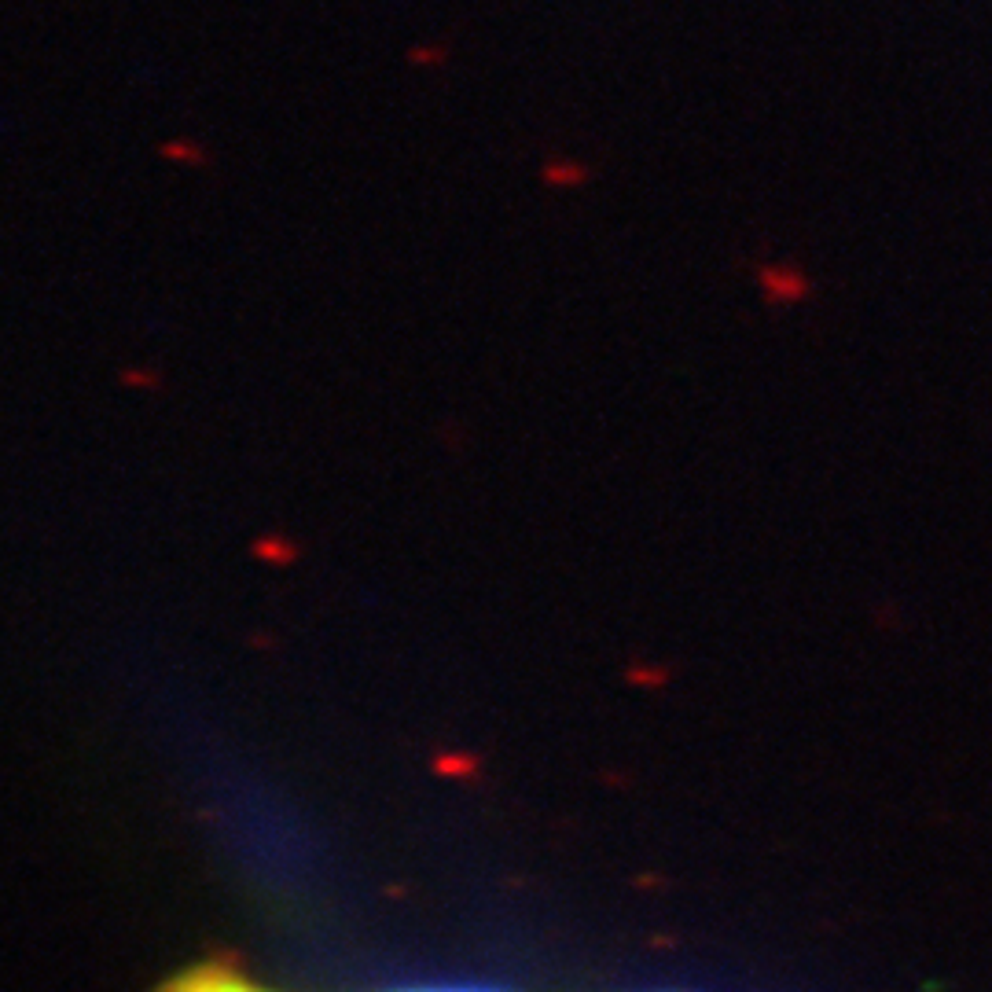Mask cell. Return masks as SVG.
I'll return each mask as SVG.
<instances>
[{"instance_id":"obj_3","label":"cell","mask_w":992,"mask_h":992,"mask_svg":"<svg viewBox=\"0 0 992 992\" xmlns=\"http://www.w3.org/2000/svg\"><path fill=\"white\" fill-rule=\"evenodd\" d=\"M438 56L441 52H430V48H412V52H408V63H412V67H434Z\"/></svg>"},{"instance_id":"obj_1","label":"cell","mask_w":992,"mask_h":992,"mask_svg":"<svg viewBox=\"0 0 992 992\" xmlns=\"http://www.w3.org/2000/svg\"><path fill=\"white\" fill-rule=\"evenodd\" d=\"M155 992H283L276 985L250 978L247 970L225 959H203L192 967L177 970ZM394 992H500V989H474V985H438V989H394Z\"/></svg>"},{"instance_id":"obj_2","label":"cell","mask_w":992,"mask_h":992,"mask_svg":"<svg viewBox=\"0 0 992 992\" xmlns=\"http://www.w3.org/2000/svg\"><path fill=\"white\" fill-rule=\"evenodd\" d=\"M158 158H166L173 166H188V170H195V166H206V162H210V151H206L199 140H192V136H177V140H166V144L158 147Z\"/></svg>"}]
</instances>
